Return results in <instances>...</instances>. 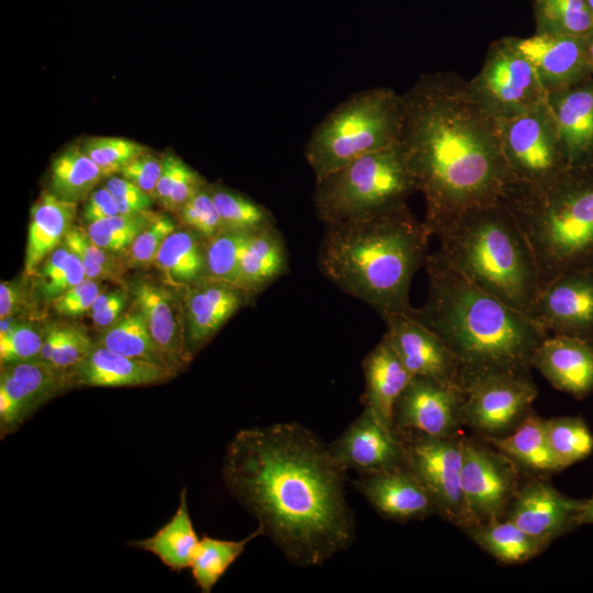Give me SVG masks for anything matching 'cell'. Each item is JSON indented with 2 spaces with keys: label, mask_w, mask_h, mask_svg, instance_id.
I'll return each instance as SVG.
<instances>
[{
  "label": "cell",
  "mask_w": 593,
  "mask_h": 593,
  "mask_svg": "<svg viewBox=\"0 0 593 593\" xmlns=\"http://www.w3.org/2000/svg\"><path fill=\"white\" fill-rule=\"evenodd\" d=\"M204 183L200 175L184 164L171 190L167 209L178 213Z\"/></svg>",
  "instance_id": "53"
},
{
  "label": "cell",
  "mask_w": 593,
  "mask_h": 593,
  "mask_svg": "<svg viewBox=\"0 0 593 593\" xmlns=\"http://www.w3.org/2000/svg\"><path fill=\"white\" fill-rule=\"evenodd\" d=\"M532 250L539 289L569 271H593V164L537 181L511 180L501 198Z\"/></svg>",
  "instance_id": "5"
},
{
  "label": "cell",
  "mask_w": 593,
  "mask_h": 593,
  "mask_svg": "<svg viewBox=\"0 0 593 593\" xmlns=\"http://www.w3.org/2000/svg\"><path fill=\"white\" fill-rule=\"evenodd\" d=\"M417 191L402 142L371 152L315 181L313 205L324 224L381 214Z\"/></svg>",
  "instance_id": "8"
},
{
  "label": "cell",
  "mask_w": 593,
  "mask_h": 593,
  "mask_svg": "<svg viewBox=\"0 0 593 593\" xmlns=\"http://www.w3.org/2000/svg\"><path fill=\"white\" fill-rule=\"evenodd\" d=\"M353 482L371 506L388 519L404 523L437 515L432 495L406 466L360 474Z\"/></svg>",
  "instance_id": "20"
},
{
  "label": "cell",
  "mask_w": 593,
  "mask_h": 593,
  "mask_svg": "<svg viewBox=\"0 0 593 593\" xmlns=\"http://www.w3.org/2000/svg\"><path fill=\"white\" fill-rule=\"evenodd\" d=\"M82 147L105 177L120 174L128 163L146 153L142 144L119 136H93Z\"/></svg>",
  "instance_id": "42"
},
{
  "label": "cell",
  "mask_w": 593,
  "mask_h": 593,
  "mask_svg": "<svg viewBox=\"0 0 593 593\" xmlns=\"http://www.w3.org/2000/svg\"><path fill=\"white\" fill-rule=\"evenodd\" d=\"M362 370L365 407H368L384 426L394 430L395 404L413 377L385 334L365 357Z\"/></svg>",
  "instance_id": "26"
},
{
  "label": "cell",
  "mask_w": 593,
  "mask_h": 593,
  "mask_svg": "<svg viewBox=\"0 0 593 593\" xmlns=\"http://www.w3.org/2000/svg\"><path fill=\"white\" fill-rule=\"evenodd\" d=\"M328 446L346 471L366 474L405 466L398 433L384 426L368 407Z\"/></svg>",
  "instance_id": "19"
},
{
  "label": "cell",
  "mask_w": 593,
  "mask_h": 593,
  "mask_svg": "<svg viewBox=\"0 0 593 593\" xmlns=\"http://www.w3.org/2000/svg\"><path fill=\"white\" fill-rule=\"evenodd\" d=\"M20 303L18 288L11 282L2 281L0 284V317L1 320L12 315Z\"/></svg>",
  "instance_id": "56"
},
{
  "label": "cell",
  "mask_w": 593,
  "mask_h": 593,
  "mask_svg": "<svg viewBox=\"0 0 593 593\" xmlns=\"http://www.w3.org/2000/svg\"><path fill=\"white\" fill-rule=\"evenodd\" d=\"M94 345L81 326L60 325L58 342L48 363L70 373L89 356Z\"/></svg>",
  "instance_id": "47"
},
{
  "label": "cell",
  "mask_w": 593,
  "mask_h": 593,
  "mask_svg": "<svg viewBox=\"0 0 593 593\" xmlns=\"http://www.w3.org/2000/svg\"><path fill=\"white\" fill-rule=\"evenodd\" d=\"M463 532L483 551L503 564L525 563L549 547L506 518L472 524Z\"/></svg>",
  "instance_id": "32"
},
{
  "label": "cell",
  "mask_w": 593,
  "mask_h": 593,
  "mask_svg": "<svg viewBox=\"0 0 593 593\" xmlns=\"http://www.w3.org/2000/svg\"><path fill=\"white\" fill-rule=\"evenodd\" d=\"M253 232L224 228L205 240V277L237 287L240 261Z\"/></svg>",
  "instance_id": "40"
},
{
  "label": "cell",
  "mask_w": 593,
  "mask_h": 593,
  "mask_svg": "<svg viewBox=\"0 0 593 593\" xmlns=\"http://www.w3.org/2000/svg\"><path fill=\"white\" fill-rule=\"evenodd\" d=\"M104 177L83 147L74 145L52 163L51 192L64 201L78 203L87 199Z\"/></svg>",
  "instance_id": "35"
},
{
  "label": "cell",
  "mask_w": 593,
  "mask_h": 593,
  "mask_svg": "<svg viewBox=\"0 0 593 593\" xmlns=\"http://www.w3.org/2000/svg\"><path fill=\"white\" fill-rule=\"evenodd\" d=\"M155 266L175 286L205 279V240L192 230L174 231L160 246Z\"/></svg>",
  "instance_id": "34"
},
{
  "label": "cell",
  "mask_w": 593,
  "mask_h": 593,
  "mask_svg": "<svg viewBox=\"0 0 593 593\" xmlns=\"http://www.w3.org/2000/svg\"><path fill=\"white\" fill-rule=\"evenodd\" d=\"M100 293L99 284L86 278L82 282L52 301L54 310L60 315L76 316L90 310Z\"/></svg>",
  "instance_id": "49"
},
{
  "label": "cell",
  "mask_w": 593,
  "mask_h": 593,
  "mask_svg": "<svg viewBox=\"0 0 593 593\" xmlns=\"http://www.w3.org/2000/svg\"><path fill=\"white\" fill-rule=\"evenodd\" d=\"M580 522L581 526L593 525V495L590 499L584 500Z\"/></svg>",
  "instance_id": "57"
},
{
  "label": "cell",
  "mask_w": 593,
  "mask_h": 593,
  "mask_svg": "<svg viewBox=\"0 0 593 593\" xmlns=\"http://www.w3.org/2000/svg\"><path fill=\"white\" fill-rule=\"evenodd\" d=\"M547 333L593 340V271H569L541 287L528 314Z\"/></svg>",
  "instance_id": "17"
},
{
  "label": "cell",
  "mask_w": 593,
  "mask_h": 593,
  "mask_svg": "<svg viewBox=\"0 0 593 593\" xmlns=\"http://www.w3.org/2000/svg\"><path fill=\"white\" fill-rule=\"evenodd\" d=\"M199 542L183 488L174 516L154 535L131 545L152 552L169 569L180 572L191 567Z\"/></svg>",
  "instance_id": "31"
},
{
  "label": "cell",
  "mask_w": 593,
  "mask_h": 593,
  "mask_svg": "<svg viewBox=\"0 0 593 593\" xmlns=\"http://www.w3.org/2000/svg\"><path fill=\"white\" fill-rule=\"evenodd\" d=\"M394 350L412 377L433 379L460 388L459 361L445 342L407 313L382 316Z\"/></svg>",
  "instance_id": "18"
},
{
  "label": "cell",
  "mask_w": 593,
  "mask_h": 593,
  "mask_svg": "<svg viewBox=\"0 0 593 593\" xmlns=\"http://www.w3.org/2000/svg\"><path fill=\"white\" fill-rule=\"evenodd\" d=\"M43 334L25 324L12 325L0 331L1 366L40 359Z\"/></svg>",
  "instance_id": "45"
},
{
  "label": "cell",
  "mask_w": 593,
  "mask_h": 593,
  "mask_svg": "<svg viewBox=\"0 0 593 593\" xmlns=\"http://www.w3.org/2000/svg\"><path fill=\"white\" fill-rule=\"evenodd\" d=\"M586 51L591 71L593 74V34L589 38H586Z\"/></svg>",
  "instance_id": "58"
},
{
  "label": "cell",
  "mask_w": 593,
  "mask_h": 593,
  "mask_svg": "<svg viewBox=\"0 0 593 593\" xmlns=\"http://www.w3.org/2000/svg\"><path fill=\"white\" fill-rule=\"evenodd\" d=\"M463 425L484 438L512 433L533 412L538 390L530 372H490L462 388Z\"/></svg>",
  "instance_id": "12"
},
{
  "label": "cell",
  "mask_w": 593,
  "mask_h": 593,
  "mask_svg": "<svg viewBox=\"0 0 593 593\" xmlns=\"http://www.w3.org/2000/svg\"><path fill=\"white\" fill-rule=\"evenodd\" d=\"M585 2L589 5V8L591 9V11L593 12V0H585Z\"/></svg>",
  "instance_id": "59"
},
{
  "label": "cell",
  "mask_w": 593,
  "mask_h": 593,
  "mask_svg": "<svg viewBox=\"0 0 593 593\" xmlns=\"http://www.w3.org/2000/svg\"><path fill=\"white\" fill-rule=\"evenodd\" d=\"M532 367L553 388L582 400L593 392V340L548 336L535 350Z\"/></svg>",
  "instance_id": "22"
},
{
  "label": "cell",
  "mask_w": 593,
  "mask_h": 593,
  "mask_svg": "<svg viewBox=\"0 0 593 593\" xmlns=\"http://www.w3.org/2000/svg\"><path fill=\"white\" fill-rule=\"evenodd\" d=\"M104 187L113 195L120 214H135L149 211L153 198L132 181L121 177H110Z\"/></svg>",
  "instance_id": "48"
},
{
  "label": "cell",
  "mask_w": 593,
  "mask_h": 593,
  "mask_svg": "<svg viewBox=\"0 0 593 593\" xmlns=\"http://www.w3.org/2000/svg\"><path fill=\"white\" fill-rule=\"evenodd\" d=\"M514 42L534 66L547 92L593 76L586 38L535 33L528 37H514Z\"/></svg>",
  "instance_id": "21"
},
{
  "label": "cell",
  "mask_w": 593,
  "mask_h": 593,
  "mask_svg": "<svg viewBox=\"0 0 593 593\" xmlns=\"http://www.w3.org/2000/svg\"><path fill=\"white\" fill-rule=\"evenodd\" d=\"M324 225L317 260L329 281L381 316L412 310L411 282L432 235L407 205Z\"/></svg>",
  "instance_id": "4"
},
{
  "label": "cell",
  "mask_w": 593,
  "mask_h": 593,
  "mask_svg": "<svg viewBox=\"0 0 593 593\" xmlns=\"http://www.w3.org/2000/svg\"><path fill=\"white\" fill-rule=\"evenodd\" d=\"M485 439L526 475L550 477L563 470L549 444L546 418L534 411L508 435Z\"/></svg>",
  "instance_id": "30"
},
{
  "label": "cell",
  "mask_w": 593,
  "mask_h": 593,
  "mask_svg": "<svg viewBox=\"0 0 593 593\" xmlns=\"http://www.w3.org/2000/svg\"><path fill=\"white\" fill-rule=\"evenodd\" d=\"M77 203L44 192L31 209L25 272L35 275L43 260L64 242L71 228Z\"/></svg>",
  "instance_id": "29"
},
{
  "label": "cell",
  "mask_w": 593,
  "mask_h": 593,
  "mask_svg": "<svg viewBox=\"0 0 593 593\" xmlns=\"http://www.w3.org/2000/svg\"><path fill=\"white\" fill-rule=\"evenodd\" d=\"M583 502L561 493L549 477L525 474L505 518L550 546L557 538L581 526Z\"/></svg>",
  "instance_id": "15"
},
{
  "label": "cell",
  "mask_w": 593,
  "mask_h": 593,
  "mask_svg": "<svg viewBox=\"0 0 593 593\" xmlns=\"http://www.w3.org/2000/svg\"><path fill=\"white\" fill-rule=\"evenodd\" d=\"M156 215L150 211L118 214L90 223L87 234L102 249L114 255L123 254Z\"/></svg>",
  "instance_id": "41"
},
{
  "label": "cell",
  "mask_w": 593,
  "mask_h": 593,
  "mask_svg": "<svg viewBox=\"0 0 593 593\" xmlns=\"http://www.w3.org/2000/svg\"><path fill=\"white\" fill-rule=\"evenodd\" d=\"M546 429L551 449L563 469L592 455L593 433L582 417L546 418Z\"/></svg>",
  "instance_id": "38"
},
{
  "label": "cell",
  "mask_w": 593,
  "mask_h": 593,
  "mask_svg": "<svg viewBox=\"0 0 593 593\" xmlns=\"http://www.w3.org/2000/svg\"><path fill=\"white\" fill-rule=\"evenodd\" d=\"M161 171L163 159L144 153L128 163L120 174L155 199V190Z\"/></svg>",
  "instance_id": "50"
},
{
  "label": "cell",
  "mask_w": 593,
  "mask_h": 593,
  "mask_svg": "<svg viewBox=\"0 0 593 593\" xmlns=\"http://www.w3.org/2000/svg\"><path fill=\"white\" fill-rule=\"evenodd\" d=\"M496 122L511 180L537 182L569 166L547 99L519 115Z\"/></svg>",
  "instance_id": "11"
},
{
  "label": "cell",
  "mask_w": 593,
  "mask_h": 593,
  "mask_svg": "<svg viewBox=\"0 0 593 593\" xmlns=\"http://www.w3.org/2000/svg\"><path fill=\"white\" fill-rule=\"evenodd\" d=\"M534 1H536V0H534Z\"/></svg>",
  "instance_id": "60"
},
{
  "label": "cell",
  "mask_w": 593,
  "mask_h": 593,
  "mask_svg": "<svg viewBox=\"0 0 593 593\" xmlns=\"http://www.w3.org/2000/svg\"><path fill=\"white\" fill-rule=\"evenodd\" d=\"M288 250L276 225L253 232L243 253L237 287L251 299L288 271Z\"/></svg>",
  "instance_id": "28"
},
{
  "label": "cell",
  "mask_w": 593,
  "mask_h": 593,
  "mask_svg": "<svg viewBox=\"0 0 593 593\" xmlns=\"http://www.w3.org/2000/svg\"><path fill=\"white\" fill-rule=\"evenodd\" d=\"M461 449L468 526L505 518L525 474L482 436H462Z\"/></svg>",
  "instance_id": "10"
},
{
  "label": "cell",
  "mask_w": 593,
  "mask_h": 593,
  "mask_svg": "<svg viewBox=\"0 0 593 593\" xmlns=\"http://www.w3.org/2000/svg\"><path fill=\"white\" fill-rule=\"evenodd\" d=\"M264 536L260 527L240 540H224L209 536L200 539L190 567L194 582L203 593H210L235 560L255 538Z\"/></svg>",
  "instance_id": "36"
},
{
  "label": "cell",
  "mask_w": 593,
  "mask_h": 593,
  "mask_svg": "<svg viewBox=\"0 0 593 593\" xmlns=\"http://www.w3.org/2000/svg\"><path fill=\"white\" fill-rule=\"evenodd\" d=\"M452 270L507 305L529 314L539 291L529 245L502 200L470 208L435 234Z\"/></svg>",
  "instance_id": "6"
},
{
  "label": "cell",
  "mask_w": 593,
  "mask_h": 593,
  "mask_svg": "<svg viewBox=\"0 0 593 593\" xmlns=\"http://www.w3.org/2000/svg\"><path fill=\"white\" fill-rule=\"evenodd\" d=\"M535 33L589 38L593 34V12L585 0L534 1Z\"/></svg>",
  "instance_id": "37"
},
{
  "label": "cell",
  "mask_w": 593,
  "mask_h": 593,
  "mask_svg": "<svg viewBox=\"0 0 593 593\" xmlns=\"http://www.w3.org/2000/svg\"><path fill=\"white\" fill-rule=\"evenodd\" d=\"M428 293L411 315L435 332L457 357L462 389L490 372H530L548 333L527 314L479 289L448 267L437 251L426 261Z\"/></svg>",
  "instance_id": "3"
},
{
  "label": "cell",
  "mask_w": 593,
  "mask_h": 593,
  "mask_svg": "<svg viewBox=\"0 0 593 593\" xmlns=\"http://www.w3.org/2000/svg\"><path fill=\"white\" fill-rule=\"evenodd\" d=\"M118 214L120 213L113 195L105 187H102L87 198L82 216L90 224Z\"/></svg>",
  "instance_id": "54"
},
{
  "label": "cell",
  "mask_w": 593,
  "mask_h": 593,
  "mask_svg": "<svg viewBox=\"0 0 593 593\" xmlns=\"http://www.w3.org/2000/svg\"><path fill=\"white\" fill-rule=\"evenodd\" d=\"M181 222L204 240L224 230L211 187L205 182L178 211Z\"/></svg>",
  "instance_id": "44"
},
{
  "label": "cell",
  "mask_w": 593,
  "mask_h": 593,
  "mask_svg": "<svg viewBox=\"0 0 593 593\" xmlns=\"http://www.w3.org/2000/svg\"><path fill=\"white\" fill-rule=\"evenodd\" d=\"M132 291L155 343L178 370L187 366L192 355L177 302L163 288L148 281L135 283Z\"/></svg>",
  "instance_id": "27"
},
{
  "label": "cell",
  "mask_w": 593,
  "mask_h": 593,
  "mask_svg": "<svg viewBox=\"0 0 593 593\" xmlns=\"http://www.w3.org/2000/svg\"><path fill=\"white\" fill-rule=\"evenodd\" d=\"M404 449L405 466L432 495L437 515L465 529L469 525L461 490V437H434L416 432H396Z\"/></svg>",
  "instance_id": "13"
},
{
  "label": "cell",
  "mask_w": 593,
  "mask_h": 593,
  "mask_svg": "<svg viewBox=\"0 0 593 593\" xmlns=\"http://www.w3.org/2000/svg\"><path fill=\"white\" fill-rule=\"evenodd\" d=\"M86 278V272L80 258L70 250L69 258L64 269L54 279L37 287L40 298L44 301L52 302L54 299L82 282Z\"/></svg>",
  "instance_id": "51"
},
{
  "label": "cell",
  "mask_w": 593,
  "mask_h": 593,
  "mask_svg": "<svg viewBox=\"0 0 593 593\" xmlns=\"http://www.w3.org/2000/svg\"><path fill=\"white\" fill-rule=\"evenodd\" d=\"M402 99L401 142L425 199L429 234L470 208L501 200L511 176L497 122L468 81L452 72L425 74Z\"/></svg>",
  "instance_id": "2"
},
{
  "label": "cell",
  "mask_w": 593,
  "mask_h": 593,
  "mask_svg": "<svg viewBox=\"0 0 593 593\" xmlns=\"http://www.w3.org/2000/svg\"><path fill=\"white\" fill-rule=\"evenodd\" d=\"M184 295L187 345L193 354L250 298L236 286L203 279Z\"/></svg>",
  "instance_id": "24"
},
{
  "label": "cell",
  "mask_w": 593,
  "mask_h": 593,
  "mask_svg": "<svg viewBox=\"0 0 593 593\" xmlns=\"http://www.w3.org/2000/svg\"><path fill=\"white\" fill-rule=\"evenodd\" d=\"M126 303V294L122 291L99 293L90 311L93 323L99 328H107L120 316Z\"/></svg>",
  "instance_id": "52"
},
{
  "label": "cell",
  "mask_w": 593,
  "mask_h": 593,
  "mask_svg": "<svg viewBox=\"0 0 593 593\" xmlns=\"http://www.w3.org/2000/svg\"><path fill=\"white\" fill-rule=\"evenodd\" d=\"M177 373L165 367L130 358L94 345L89 356L70 373L72 387H138L157 384Z\"/></svg>",
  "instance_id": "25"
},
{
  "label": "cell",
  "mask_w": 593,
  "mask_h": 593,
  "mask_svg": "<svg viewBox=\"0 0 593 593\" xmlns=\"http://www.w3.org/2000/svg\"><path fill=\"white\" fill-rule=\"evenodd\" d=\"M463 398L462 389L457 385L413 377L395 404L393 428L434 437H458L465 426Z\"/></svg>",
  "instance_id": "14"
},
{
  "label": "cell",
  "mask_w": 593,
  "mask_h": 593,
  "mask_svg": "<svg viewBox=\"0 0 593 593\" xmlns=\"http://www.w3.org/2000/svg\"><path fill=\"white\" fill-rule=\"evenodd\" d=\"M223 227L244 232L276 225L272 213L253 199L220 186H210Z\"/></svg>",
  "instance_id": "39"
},
{
  "label": "cell",
  "mask_w": 593,
  "mask_h": 593,
  "mask_svg": "<svg viewBox=\"0 0 593 593\" xmlns=\"http://www.w3.org/2000/svg\"><path fill=\"white\" fill-rule=\"evenodd\" d=\"M345 473L329 446L296 422L239 430L223 461L230 493L300 567L321 566L355 540Z\"/></svg>",
  "instance_id": "1"
},
{
  "label": "cell",
  "mask_w": 593,
  "mask_h": 593,
  "mask_svg": "<svg viewBox=\"0 0 593 593\" xmlns=\"http://www.w3.org/2000/svg\"><path fill=\"white\" fill-rule=\"evenodd\" d=\"M63 244L80 258L88 279L118 278L115 255L97 246L82 228L72 225Z\"/></svg>",
  "instance_id": "43"
},
{
  "label": "cell",
  "mask_w": 593,
  "mask_h": 593,
  "mask_svg": "<svg viewBox=\"0 0 593 593\" xmlns=\"http://www.w3.org/2000/svg\"><path fill=\"white\" fill-rule=\"evenodd\" d=\"M470 90L495 121L522 114L547 99V90L513 36L494 41L478 75L468 80Z\"/></svg>",
  "instance_id": "9"
},
{
  "label": "cell",
  "mask_w": 593,
  "mask_h": 593,
  "mask_svg": "<svg viewBox=\"0 0 593 593\" xmlns=\"http://www.w3.org/2000/svg\"><path fill=\"white\" fill-rule=\"evenodd\" d=\"M569 166L593 164V76L548 92Z\"/></svg>",
  "instance_id": "23"
},
{
  "label": "cell",
  "mask_w": 593,
  "mask_h": 593,
  "mask_svg": "<svg viewBox=\"0 0 593 593\" xmlns=\"http://www.w3.org/2000/svg\"><path fill=\"white\" fill-rule=\"evenodd\" d=\"M402 94L387 87L353 93L313 128L304 157L315 181L356 158L395 144L402 138Z\"/></svg>",
  "instance_id": "7"
},
{
  "label": "cell",
  "mask_w": 593,
  "mask_h": 593,
  "mask_svg": "<svg viewBox=\"0 0 593 593\" xmlns=\"http://www.w3.org/2000/svg\"><path fill=\"white\" fill-rule=\"evenodd\" d=\"M96 344L123 356L152 362L176 373L179 372L174 362L155 343L144 314L137 305L108 326L97 338Z\"/></svg>",
  "instance_id": "33"
},
{
  "label": "cell",
  "mask_w": 593,
  "mask_h": 593,
  "mask_svg": "<svg viewBox=\"0 0 593 593\" xmlns=\"http://www.w3.org/2000/svg\"><path fill=\"white\" fill-rule=\"evenodd\" d=\"M184 163L174 154L163 158V171L155 190V199L167 208L171 190Z\"/></svg>",
  "instance_id": "55"
},
{
  "label": "cell",
  "mask_w": 593,
  "mask_h": 593,
  "mask_svg": "<svg viewBox=\"0 0 593 593\" xmlns=\"http://www.w3.org/2000/svg\"><path fill=\"white\" fill-rule=\"evenodd\" d=\"M174 231H176L175 222L167 215L157 214L125 251V262L132 267L152 264L164 240Z\"/></svg>",
  "instance_id": "46"
},
{
  "label": "cell",
  "mask_w": 593,
  "mask_h": 593,
  "mask_svg": "<svg viewBox=\"0 0 593 593\" xmlns=\"http://www.w3.org/2000/svg\"><path fill=\"white\" fill-rule=\"evenodd\" d=\"M70 387L68 372L42 359L1 366L0 437L15 432L43 404Z\"/></svg>",
  "instance_id": "16"
}]
</instances>
